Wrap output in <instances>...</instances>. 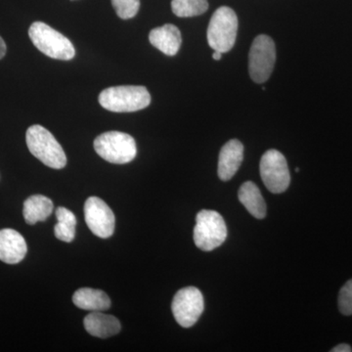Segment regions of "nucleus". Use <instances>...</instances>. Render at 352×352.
Wrapping results in <instances>:
<instances>
[{
  "label": "nucleus",
  "mask_w": 352,
  "mask_h": 352,
  "mask_svg": "<svg viewBox=\"0 0 352 352\" xmlns=\"http://www.w3.org/2000/svg\"><path fill=\"white\" fill-rule=\"evenodd\" d=\"M99 103L110 112L131 113L147 108L151 96L144 87L122 85L104 89L99 95Z\"/></svg>",
  "instance_id": "obj_1"
},
{
  "label": "nucleus",
  "mask_w": 352,
  "mask_h": 352,
  "mask_svg": "<svg viewBox=\"0 0 352 352\" xmlns=\"http://www.w3.org/2000/svg\"><path fill=\"white\" fill-rule=\"evenodd\" d=\"M205 303L201 291L195 287L179 289L173 298L171 309L176 322L183 328L195 325L203 314Z\"/></svg>",
  "instance_id": "obj_9"
},
{
  "label": "nucleus",
  "mask_w": 352,
  "mask_h": 352,
  "mask_svg": "<svg viewBox=\"0 0 352 352\" xmlns=\"http://www.w3.org/2000/svg\"><path fill=\"white\" fill-rule=\"evenodd\" d=\"M244 159V146L237 139L228 141L219 153L217 173L220 179L228 182L239 170Z\"/></svg>",
  "instance_id": "obj_12"
},
{
  "label": "nucleus",
  "mask_w": 352,
  "mask_h": 352,
  "mask_svg": "<svg viewBox=\"0 0 352 352\" xmlns=\"http://www.w3.org/2000/svg\"><path fill=\"white\" fill-rule=\"evenodd\" d=\"M27 252V243L18 231L0 230V261L7 264H17L25 258Z\"/></svg>",
  "instance_id": "obj_11"
},
{
  "label": "nucleus",
  "mask_w": 352,
  "mask_h": 352,
  "mask_svg": "<svg viewBox=\"0 0 352 352\" xmlns=\"http://www.w3.org/2000/svg\"><path fill=\"white\" fill-rule=\"evenodd\" d=\"M76 307L87 311H105L111 307V300L101 289L82 288L73 296Z\"/></svg>",
  "instance_id": "obj_15"
},
{
  "label": "nucleus",
  "mask_w": 352,
  "mask_h": 352,
  "mask_svg": "<svg viewBox=\"0 0 352 352\" xmlns=\"http://www.w3.org/2000/svg\"><path fill=\"white\" fill-rule=\"evenodd\" d=\"M85 330L94 337L107 339L120 333L122 326L120 321L113 315L102 311L91 312L83 320Z\"/></svg>",
  "instance_id": "obj_14"
},
{
  "label": "nucleus",
  "mask_w": 352,
  "mask_h": 352,
  "mask_svg": "<svg viewBox=\"0 0 352 352\" xmlns=\"http://www.w3.org/2000/svg\"><path fill=\"white\" fill-rule=\"evenodd\" d=\"M6 54V44L3 38L0 36V59H2Z\"/></svg>",
  "instance_id": "obj_23"
},
{
  "label": "nucleus",
  "mask_w": 352,
  "mask_h": 352,
  "mask_svg": "<svg viewBox=\"0 0 352 352\" xmlns=\"http://www.w3.org/2000/svg\"><path fill=\"white\" fill-rule=\"evenodd\" d=\"M56 217L58 223L54 227L55 236L62 242H73L76 237V215L64 207L57 208Z\"/></svg>",
  "instance_id": "obj_18"
},
{
  "label": "nucleus",
  "mask_w": 352,
  "mask_h": 352,
  "mask_svg": "<svg viewBox=\"0 0 352 352\" xmlns=\"http://www.w3.org/2000/svg\"><path fill=\"white\" fill-rule=\"evenodd\" d=\"M276 61V50L272 38L261 34L254 38L249 54V72L252 80L263 83L270 78Z\"/></svg>",
  "instance_id": "obj_7"
},
{
  "label": "nucleus",
  "mask_w": 352,
  "mask_h": 352,
  "mask_svg": "<svg viewBox=\"0 0 352 352\" xmlns=\"http://www.w3.org/2000/svg\"><path fill=\"white\" fill-rule=\"evenodd\" d=\"M85 219L88 228L97 237L107 239L115 232V214L98 197H89L85 201Z\"/></svg>",
  "instance_id": "obj_10"
},
{
  "label": "nucleus",
  "mask_w": 352,
  "mask_h": 352,
  "mask_svg": "<svg viewBox=\"0 0 352 352\" xmlns=\"http://www.w3.org/2000/svg\"><path fill=\"white\" fill-rule=\"evenodd\" d=\"M238 18L230 7H219L208 28V45L214 51L226 53L232 50L237 38Z\"/></svg>",
  "instance_id": "obj_5"
},
{
  "label": "nucleus",
  "mask_w": 352,
  "mask_h": 352,
  "mask_svg": "<svg viewBox=\"0 0 352 352\" xmlns=\"http://www.w3.org/2000/svg\"><path fill=\"white\" fill-rule=\"evenodd\" d=\"M332 352H351L352 349L351 346H349V344H339V346H337L336 347H333Z\"/></svg>",
  "instance_id": "obj_22"
},
{
  "label": "nucleus",
  "mask_w": 352,
  "mask_h": 352,
  "mask_svg": "<svg viewBox=\"0 0 352 352\" xmlns=\"http://www.w3.org/2000/svg\"><path fill=\"white\" fill-rule=\"evenodd\" d=\"M25 141L30 152L41 163L55 170H61L67 164L63 148L45 127L34 124L28 129Z\"/></svg>",
  "instance_id": "obj_2"
},
{
  "label": "nucleus",
  "mask_w": 352,
  "mask_h": 352,
  "mask_svg": "<svg viewBox=\"0 0 352 352\" xmlns=\"http://www.w3.org/2000/svg\"><path fill=\"white\" fill-rule=\"evenodd\" d=\"M113 9L120 19L135 17L140 8V0H112Z\"/></svg>",
  "instance_id": "obj_20"
},
{
  "label": "nucleus",
  "mask_w": 352,
  "mask_h": 352,
  "mask_svg": "<svg viewBox=\"0 0 352 352\" xmlns=\"http://www.w3.org/2000/svg\"><path fill=\"white\" fill-rule=\"evenodd\" d=\"M171 9L177 17L189 18L207 12L208 0H173Z\"/></svg>",
  "instance_id": "obj_19"
},
{
  "label": "nucleus",
  "mask_w": 352,
  "mask_h": 352,
  "mask_svg": "<svg viewBox=\"0 0 352 352\" xmlns=\"http://www.w3.org/2000/svg\"><path fill=\"white\" fill-rule=\"evenodd\" d=\"M259 170L261 179L271 193H283L288 189L291 175L286 157L282 153L277 150H268L264 153Z\"/></svg>",
  "instance_id": "obj_8"
},
{
  "label": "nucleus",
  "mask_w": 352,
  "mask_h": 352,
  "mask_svg": "<svg viewBox=\"0 0 352 352\" xmlns=\"http://www.w3.org/2000/svg\"><path fill=\"white\" fill-rule=\"evenodd\" d=\"M241 203L247 208L248 212L258 219L266 217V204L258 187L254 182H245L240 187L238 193Z\"/></svg>",
  "instance_id": "obj_16"
},
{
  "label": "nucleus",
  "mask_w": 352,
  "mask_h": 352,
  "mask_svg": "<svg viewBox=\"0 0 352 352\" xmlns=\"http://www.w3.org/2000/svg\"><path fill=\"white\" fill-rule=\"evenodd\" d=\"M149 41L164 54L175 56L182 46V32L175 25H164L150 32Z\"/></svg>",
  "instance_id": "obj_13"
},
{
  "label": "nucleus",
  "mask_w": 352,
  "mask_h": 352,
  "mask_svg": "<svg viewBox=\"0 0 352 352\" xmlns=\"http://www.w3.org/2000/svg\"><path fill=\"white\" fill-rule=\"evenodd\" d=\"M52 201L47 197L43 195H34L28 198L24 203L23 214L28 224L38 223L39 221H44L52 214Z\"/></svg>",
  "instance_id": "obj_17"
},
{
  "label": "nucleus",
  "mask_w": 352,
  "mask_h": 352,
  "mask_svg": "<svg viewBox=\"0 0 352 352\" xmlns=\"http://www.w3.org/2000/svg\"><path fill=\"white\" fill-rule=\"evenodd\" d=\"M227 238V227L223 217L215 210H203L197 214L194 228V242L204 252L214 251Z\"/></svg>",
  "instance_id": "obj_6"
},
{
  "label": "nucleus",
  "mask_w": 352,
  "mask_h": 352,
  "mask_svg": "<svg viewBox=\"0 0 352 352\" xmlns=\"http://www.w3.org/2000/svg\"><path fill=\"white\" fill-rule=\"evenodd\" d=\"M97 154L111 164L131 163L138 154L135 140L129 134L120 131H108L94 140Z\"/></svg>",
  "instance_id": "obj_4"
},
{
  "label": "nucleus",
  "mask_w": 352,
  "mask_h": 352,
  "mask_svg": "<svg viewBox=\"0 0 352 352\" xmlns=\"http://www.w3.org/2000/svg\"><path fill=\"white\" fill-rule=\"evenodd\" d=\"M339 308L342 314L352 315V279L347 281L340 289L339 295Z\"/></svg>",
  "instance_id": "obj_21"
},
{
  "label": "nucleus",
  "mask_w": 352,
  "mask_h": 352,
  "mask_svg": "<svg viewBox=\"0 0 352 352\" xmlns=\"http://www.w3.org/2000/svg\"><path fill=\"white\" fill-rule=\"evenodd\" d=\"M222 53L219 52V51H214V55H212V57H214V59L215 61H219L220 59H221Z\"/></svg>",
  "instance_id": "obj_24"
},
{
  "label": "nucleus",
  "mask_w": 352,
  "mask_h": 352,
  "mask_svg": "<svg viewBox=\"0 0 352 352\" xmlns=\"http://www.w3.org/2000/svg\"><path fill=\"white\" fill-rule=\"evenodd\" d=\"M29 36L34 45L46 56L63 61L75 57V46L69 39L45 23H32Z\"/></svg>",
  "instance_id": "obj_3"
}]
</instances>
